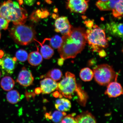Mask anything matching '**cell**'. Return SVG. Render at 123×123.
I'll return each instance as SVG.
<instances>
[{"label":"cell","instance_id":"1","mask_svg":"<svg viewBox=\"0 0 123 123\" xmlns=\"http://www.w3.org/2000/svg\"><path fill=\"white\" fill-rule=\"evenodd\" d=\"M62 43L58 51L64 60L75 58L84 49L87 43L84 28L73 27L68 34L62 37Z\"/></svg>","mask_w":123,"mask_h":123},{"label":"cell","instance_id":"2","mask_svg":"<svg viewBox=\"0 0 123 123\" xmlns=\"http://www.w3.org/2000/svg\"><path fill=\"white\" fill-rule=\"evenodd\" d=\"M0 15L17 25L25 23L27 13L18 2L8 0L0 3Z\"/></svg>","mask_w":123,"mask_h":123},{"label":"cell","instance_id":"3","mask_svg":"<svg viewBox=\"0 0 123 123\" xmlns=\"http://www.w3.org/2000/svg\"><path fill=\"white\" fill-rule=\"evenodd\" d=\"M9 34L14 41L20 45H28L36 40L34 28L24 24L14 25L9 30Z\"/></svg>","mask_w":123,"mask_h":123},{"label":"cell","instance_id":"4","mask_svg":"<svg viewBox=\"0 0 123 123\" xmlns=\"http://www.w3.org/2000/svg\"><path fill=\"white\" fill-rule=\"evenodd\" d=\"M86 35L87 43L92 51L99 52L108 46L105 32L96 25L86 31Z\"/></svg>","mask_w":123,"mask_h":123},{"label":"cell","instance_id":"5","mask_svg":"<svg viewBox=\"0 0 123 123\" xmlns=\"http://www.w3.org/2000/svg\"><path fill=\"white\" fill-rule=\"evenodd\" d=\"M93 71L95 80L102 86H107L118 76L113 68L107 64L97 65L94 67Z\"/></svg>","mask_w":123,"mask_h":123},{"label":"cell","instance_id":"6","mask_svg":"<svg viewBox=\"0 0 123 123\" xmlns=\"http://www.w3.org/2000/svg\"><path fill=\"white\" fill-rule=\"evenodd\" d=\"M57 90L62 96L72 99L74 94L79 91L75 75L70 72H67L63 79L58 83Z\"/></svg>","mask_w":123,"mask_h":123},{"label":"cell","instance_id":"7","mask_svg":"<svg viewBox=\"0 0 123 123\" xmlns=\"http://www.w3.org/2000/svg\"><path fill=\"white\" fill-rule=\"evenodd\" d=\"M89 0H67L66 6L71 12L84 14L88 7Z\"/></svg>","mask_w":123,"mask_h":123},{"label":"cell","instance_id":"8","mask_svg":"<svg viewBox=\"0 0 123 123\" xmlns=\"http://www.w3.org/2000/svg\"><path fill=\"white\" fill-rule=\"evenodd\" d=\"M17 58L12 57L7 54H4L0 58V67L3 72L8 74H12L16 67Z\"/></svg>","mask_w":123,"mask_h":123},{"label":"cell","instance_id":"9","mask_svg":"<svg viewBox=\"0 0 123 123\" xmlns=\"http://www.w3.org/2000/svg\"><path fill=\"white\" fill-rule=\"evenodd\" d=\"M55 31L63 35L68 34L73 27L67 17L65 16L57 18L55 21Z\"/></svg>","mask_w":123,"mask_h":123},{"label":"cell","instance_id":"10","mask_svg":"<svg viewBox=\"0 0 123 123\" xmlns=\"http://www.w3.org/2000/svg\"><path fill=\"white\" fill-rule=\"evenodd\" d=\"M34 80L31 73L24 67L20 72L16 81L23 86L28 87L33 84Z\"/></svg>","mask_w":123,"mask_h":123},{"label":"cell","instance_id":"11","mask_svg":"<svg viewBox=\"0 0 123 123\" xmlns=\"http://www.w3.org/2000/svg\"><path fill=\"white\" fill-rule=\"evenodd\" d=\"M105 94L109 98H116L123 94V89L120 84L116 80L109 83L107 85Z\"/></svg>","mask_w":123,"mask_h":123},{"label":"cell","instance_id":"12","mask_svg":"<svg viewBox=\"0 0 123 123\" xmlns=\"http://www.w3.org/2000/svg\"><path fill=\"white\" fill-rule=\"evenodd\" d=\"M41 89L42 93L48 94L57 90L58 83L50 78H46L40 81Z\"/></svg>","mask_w":123,"mask_h":123},{"label":"cell","instance_id":"13","mask_svg":"<svg viewBox=\"0 0 123 123\" xmlns=\"http://www.w3.org/2000/svg\"><path fill=\"white\" fill-rule=\"evenodd\" d=\"M107 29L110 34L119 38L123 37V24L122 23L112 22L107 25Z\"/></svg>","mask_w":123,"mask_h":123},{"label":"cell","instance_id":"14","mask_svg":"<svg viewBox=\"0 0 123 123\" xmlns=\"http://www.w3.org/2000/svg\"><path fill=\"white\" fill-rule=\"evenodd\" d=\"M76 123H96V120L94 116L87 111L82 112L75 117Z\"/></svg>","mask_w":123,"mask_h":123},{"label":"cell","instance_id":"15","mask_svg":"<svg viewBox=\"0 0 123 123\" xmlns=\"http://www.w3.org/2000/svg\"><path fill=\"white\" fill-rule=\"evenodd\" d=\"M55 108L58 110L62 112L69 111L71 107V104L68 99L62 98L56 100L55 104Z\"/></svg>","mask_w":123,"mask_h":123},{"label":"cell","instance_id":"16","mask_svg":"<svg viewBox=\"0 0 123 123\" xmlns=\"http://www.w3.org/2000/svg\"><path fill=\"white\" fill-rule=\"evenodd\" d=\"M120 0H108L106 2L98 1L96 3V5L101 11L111 10Z\"/></svg>","mask_w":123,"mask_h":123},{"label":"cell","instance_id":"17","mask_svg":"<svg viewBox=\"0 0 123 123\" xmlns=\"http://www.w3.org/2000/svg\"><path fill=\"white\" fill-rule=\"evenodd\" d=\"M28 60L31 65L37 66L40 65L43 61V57L38 51L31 52L28 56Z\"/></svg>","mask_w":123,"mask_h":123},{"label":"cell","instance_id":"18","mask_svg":"<svg viewBox=\"0 0 123 123\" xmlns=\"http://www.w3.org/2000/svg\"><path fill=\"white\" fill-rule=\"evenodd\" d=\"M15 84L13 78L9 76H5L1 81V87L6 91L12 90L14 87Z\"/></svg>","mask_w":123,"mask_h":123},{"label":"cell","instance_id":"19","mask_svg":"<svg viewBox=\"0 0 123 123\" xmlns=\"http://www.w3.org/2000/svg\"><path fill=\"white\" fill-rule=\"evenodd\" d=\"M66 115L67 113L65 112L58 110L56 111L52 114L51 113L46 114L45 117L46 118L52 120L54 122L59 123H61L63 118Z\"/></svg>","mask_w":123,"mask_h":123},{"label":"cell","instance_id":"20","mask_svg":"<svg viewBox=\"0 0 123 123\" xmlns=\"http://www.w3.org/2000/svg\"><path fill=\"white\" fill-rule=\"evenodd\" d=\"M41 47L40 49V53L43 57L44 59H49L51 58L54 53L53 49L50 46L47 44H41Z\"/></svg>","mask_w":123,"mask_h":123},{"label":"cell","instance_id":"21","mask_svg":"<svg viewBox=\"0 0 123 123\" xmlns=\"http://www.w3.org/2000/svg\"><path fill=\"white\" fill-rule=\"evenodd\" d=\"M80 76L82 80L85 82L91 81L93 77V71L88 68H85L81 70Z\"/></svg>","mask_w":123,"mask_h":123},{"label":"cell","instance_id":"22","mask_svg":"<svg viewBox=\"0 0 123 123\" xmlns=\"http://www.w3.org/2000/svg\"><path fill=\"white\" fill-rule=\"evenodd\" d=\"M9 91L6 95L7 100L11 104H17L20 99V96L19 92L15 90H11Z\"/></svg>","mask_w":123,"mask_h":123},{"label":"cell","instance_id":"23","mask_svg":"<svg viewBox=\"0 0 123 123\" xmlns=\"http://www.w3.org/2000/svg\"><path fill=\"white\" fill-rule=\"evenodd\" d=\"M112 10V14L114 17L121 19L123 16V0H120Z\"/></svg>","mask_w":123,"mask_h":123},{"label":"cell","instance_id":"24","mask_svg":"<svg viewBox=\"0 0 123 123\" xmlns=\"http://www.w3.org/2000/svg\"><path fill=\"white\" fill-rule=\"evenodd\" d=\"M62 76L61 70L58 69H54L49 71L46 74L45 78H51L55 81H57L61 79Z\"/></svg>","mask_w":123,"mask_h":123},{"label":"cell","instance_id":"25","mask_svg":"<svg viewBox=\"0 0 123 123\" xmlns=\"http://www.w3.org/2000/svg\"><path fill=\"white\" fill-rule=\"evenodd\" d=\"M46 39L49 41L50 46L55 49H58L60 47L62 43V37L58 35H55L51 38Z\"/></svg>","mask_w":123,"mask_h":123},{"label":"cell","instance_id":"26","mask_svg":"<svg viewBox=\"0 0 123 123\" xmlns=\"http://www.w3.org/2000/svg\"><path fill=\"white\" fill-rule=\"evenodd\" d=\"M28 56V54L26 51L21 49L16 52L15 57L20 62H24L27 60Z\"/></svg>","mask_w":123,"mask_h":123},{"label":"cell","instance_id":"27","mask_svg":"<svg viewBox=\"0 0 123 123\" xmlns=\"http://www.w3.org/2000/svg\"><path fill=\"white\" fill-rule=\"evenodd\" d=\"M10 22L8 20L0 15V30H6L8 28Z\"/></svg>","mask_w":123,"mask_h":123},{"label":"cell","instance_id":"28","mask_svg":"<svg viewBox=\"0 0 123 123\" xmlns=\"http://www.w3.org/2000/svg\"><path fill=\"white\" fill-rule=\"evenodd\" d=\"M75 114H69L68 115H66L62 120L61 122L62 123H76L75 120V118L74 117Z\"/></svg>","mask_w":123,"mask_h":123},{"label":"cell","instance_id":"29","mask_svg":"<svg viewBox=\"0 0 123 123\" xmlns=\"http://www.w3.org/2000/svg\"><path fill=\"white\" fill-rule=\"evenodd\" d=\"M84 24H86V26L88 28H91L94 25L93 21L87 20L85 21Z\"/></svg>","mask_w":123,"mask_h":123},{"label":"cell","instance_id":"30","mask_svg":"<svg viewBox=\"0 0 123 123\" xmlns=\"http://www.w3.org/2000/svg\"><path fill=\"white\" fill-rule=\"evenodd\" d=\"M36 0H24V2L27 5L31 6L34 4Z\"/></svg>","mask_w":123,"mask_h":123},{"label":"cell","instance_id":"31","mask_svg":"<svg viewBox=\"0 0 123 123\" xmlns=\"http://www.w3.org/2000/svg\"><path fill=\"white\" fill-rule=\"evenodd\" d=\"M99 55L101 57H104L106 55V54L103 49L101 50L99 52Z\"/></svg>","mask_w":123,"mask_h":123},{"label":"cell","instance_id":"32","mask_svg":"<svg viewBox=\"0 0 123 123\" xmlns=\"http://www.w3.org/2000/svg\"><path fill=\"white\" fill-rule=\"evenodd\" d=\"M64 60L62 58L58 59V64L60 66H62L64 63Z\"/></svg>","mask_w":123,"mask_h":123},{"label":"cell","instance_id":"33","mask_svg":"<svg viewBox=\"0 0 123 123\" xmlns=\"http://www.w3.org/2000/svg\"><path fill=\"white\" fill-rule=\"evenodd\" d=\"M42 92L41 88H37L35 89V92L37 94L40 93Z\"/></svg>","mask_w":123,"mask_h":123},{"label":"cell","instance_id":"34","mask_svg":"<svg viewBox=\"0 0 123 123\" xmlns=\"http://www.w3.org/2000/svg\"><path fill=\"white\" fill-rule=\"evenodd\" d=\"M59 92H56L53 94V96L57 98L58 97H59L60 96Z\"/></svg>","mask_w":123,"mask_h":123},{"label":"cell","instance_id":"35","mask_svg":"<svg viewBox=\"0 0 123 123\" xmlns=\"http://www.w3.org/2000/svg\"><path fill=\"white\" fill-rule=\"evenodd\" d=\"M45 1L48 3L49 4H50L52 2V1L50 0H45Z\"/></svg>","mask_w":123,"mask_h":123},{"label":"cell","instance_id":"36","mask_svg":"<svg viewBox=\"0 0 123 123\" xmlns=\"http://www.w3.org/2000/svg\"><path fill=\"white\" fill-rule=\"evenodd\" d=\"M101 1H103V2H106L108 0H100Z\"/></svg>","mask_w":123,"mask_h":123},{"label":"cell","instance_id":"37","mask_svg":"<svg viewBox=\"0 0 123 123\" xmlns=\"http://www.w3.org/2000/svg\"><path fill=\"white\" fill-rule=\"evenodd\" d=\"M1 76V71H0V78Z\"/></svg>","mask_w":123,"mask_h":123},{"label":"cell","instance_id":"38","mask_svg":"<svg viewBox=\"0 0 123 123\" xmlns=\"http://www.w3.org/2000/svg\"><path fill=\"white\" fill-rule=\"evenodd\" d=\"M1 35L0 33V39L1 38Z\"/></svg>","mask_w":123,"mask_h":123}]
</instances>
